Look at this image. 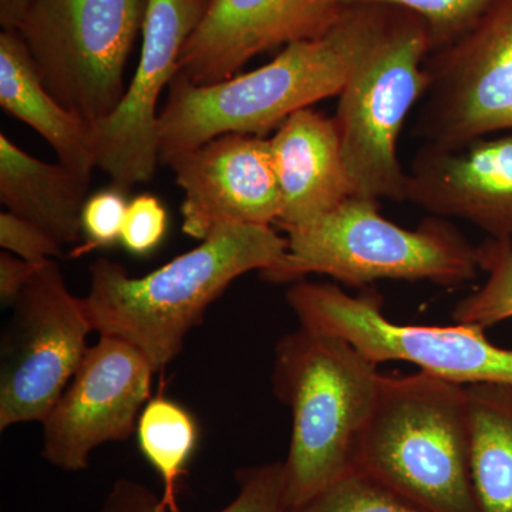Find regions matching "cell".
I'll return each instance as SVG.
<instances>
[{
  "mask_svg": "<svg viewBox=\"0 0 512 512\" xmlns=\"http://www.w3.org/2000/svg\"><path fill=\"white\" fill-rule=\"evenodd\" d=\"M386 6H348L318 37L285 46L271 62L212 84L177 74L160 111V160L222 134L266 137L292 114L338 97L387 15Z\"/></svg>",
  "mask_w": 512,
  "mask_h": 512,
  "instance_id": "obj_1",
  "label": "cell"
},
{
  "mask_svg": "<svg viewBox=\"0 0 512 512\" xmlns=\"http://www.w3.org/2000/svg\"><path fill=\"white\" fill-rule=\"evenodd\" d=\"M286 245L272 227L228 222L141 278L100 258L90 265L84 311L94 332L130 343L158 372L180 355L188 333L235 279L271 268Z\"/></svg>",
  "mask_w": 512,
  "mask_h": 512,
  "instance_id": "obj_2",
  "label": "cell"
},
{
  "mask_svg": "<svg viewBox=\"0 0 512 512\" xmlns=\"http://www.w3.org/2000/svg\"><path fill=\"white\" fill-rule=\"evenodd\" d=\"M352 470L426 512H481L466 386L429 373L382 376Z\"/></svg>",
  "mask_w": 512,
  "mask_h": 512,
  "instance_id": "obj_3",
  "label": "cell"
},
{
  "mask_svg": "<svg viewBox=\"0 0 512 512\" xmlns=\"http://www.w3.org/2000/svg\"><path fill=\"white\" fill-rule=\"evenodd\" d=\"M382 376L375 363L336 336L301 326L276 343L272 386L292 413L286 510L308 503L352 471Z\"/></svg>",
  "mask_w": 512,
  "mask_h": 512,
  "instance_id": "obj_4",
  "label": "cell"
},
{
  "mask_svg": "<svg viewBox=\"0 0 512 512\" xmlns=\"http://www.w3.org/2000/svg\"><path fill=\"white\" fill-rule=\"evenodd\" d=\"M284 256L259 272L271 284L328 275L352 288L380 279L458 286L481 271L480 247L444 218L407 229L386 220L379 201L353 195L335 210L286 232Z\"/></svg>",
  "mask_w": 512,
  "mask_h": 512,
  "instance_id": "obj_5",
  "label": "cell"
},
{
  "mask_svg": "<svg viewBox=\"0 0 512 512\" xmlns=\"http://www.w3.org/2000/svg\"><path fill=\"white\" fill-rule=\"evenodd\" d=\"M431 50L426 23L389 8L340 92L332 119L357 197L404 201L407 171L397 144L407 117L426 94Z\"/></svg>",
  "mask_w": 512,
  "mask_h": 512,
  "instance_id": "obj_6",
  "label": "cell"
},
{
  "mask_svg": "<svg viewBox=\"0 0 512 512\" xmlns=\"http://www.w3.org/2000/svg\"><path fill=\"white\" fill-rule=\"evenodd\" d=\"M144 12L146 0H33L18 32L49 93L93 127L126 93L124 70Z\"/></svg>",
  "mask_w": 512,
  "mask_h": 512,
  "instance_id": "obj_7",
  "label": "cell"
},
{
  "mask_svg": "<svg viewBox=\"0 0 512 512\" xmlns=\"http://www.w3.org/2000/svg\"><path fill=\"white\" fill-rule=\"evenodd\" d=\"M286 301L302 328L346 340L377 366L396 360L463 386L512 384V349L494 345L480 326L400 325L384 315L376 292L352 296L305 279L291 285Z\"/></svg>",
  "mask_w": 512,
  "mask_h": 512,
  "instance_id": "obj_8",
  "label": "cell"
},
{
  "mask_svg": "<svg viewBox=\"0 0 512 512\" xmlns=\"http://www.w3.org/2000/svg\"><path fill=\"white\" fill-rule=\"evenodd\" d=\"M94 332L59 265L43 262L12 306L0 345V430L43 423L86 355Z\"/></svg>",
  "mask_w": 512,
  "mask_h": 512,
  "instance_id": "obj_9",
  "label": "cell"
},
{
  "mask_svg": "<svg viewBox=\"0 0 512 512\" xmlns=\"http://www.w3.org/2000/svg\"><path fill=\"white\" fill-rule=\"evenodd\" d=\"M426 94L414 133L460 148L512 131V0H493L473 25L426 60Z\"/></svg>",
  "mask_w": 512,
  "mask_h": 512,
  "instance_id": "obj_10",
  "label": "cell"
},
{
  "mask_svg": "<svg viewBox=\"0 0 512 512\" xmlns=\"http://www.w3.org/2000/svg\"><path fill=\"white\" fill-rule=\"evenodd\" d=\"M207 5L204 0H146L136 72L116 110L92 127L97 167L121 191L148 183L156 173L158 101L177 76L185 42Z\"/></svg>",
  "mask_w": 512,
  "mask_h": 512,
  "instance_id": "obj_11",
  "label": "cell"
},
{
  "mask_svg": "<svg viewBox=\"0 0 512 512\" xmlns=\"http://www.w3.org/2000/svg\"><path fill=\"white\" fill-rule=\"evenodd\" d=\"M154 373L130 343L100 336L42 423L43 458L76 473L89 467L101 444L127 440L150 400Z\"/></svg>",
  "mask_w": 512,
  "mask_h": 512,
  "instance_id": "obj_12",
  "label": "cell"
},
{
  "mask_svg": "<svg viewBox=\"0 0 512 512\" xmlns=\"http://www.w3.org/2000/svg\"><path fill=\"white\" fill-rule=\"evenodd\" d=\"M184 192V234L205 239L220 225H276L282 195L266 137L222 134L163 158Z\"/></svg>",
  "mask_w": 512,
  "mask_h": 512,
  "instance_id": "obj_13",
  "label": "cell"
},
{
  "mask_svg": "<svg viewBox=\"0 0 512 512\" xmlns=\"http://www.w3.org/2000/svg\"><path fill=\"white\" fill-rule=\"evenodd\" d=\"M345 10L340 0H211L177 74L201 86L222 82L261 53L323 35Z\"/></svg>",
  "mask_w": 512,
  "mask_h": 512,
  "instance_id": "obj_14",
  "label": "cell"
},
{
  "mask_svg": "<svg viewBox=\"0 0 512 512\" xmlns=\"http://www.w3.org/2000/svg\"><path fill=\"white\" fill-rule=\"evenodd\" d=\"M404 201L512 241V131L454 150L423 144L407 171Z\"/></svg>",
  "mask_w": 512,
  "mask_h": 512,
  "instance_id": "obj_15",
  "label": "cell"
},
{
  "mask_svg": "<svg viewBox=\"0 0 512 512\" xmlns=\"http://www.w3.org/2000/svg\"><path fill=\"white\" fill-rule=\"evenodd\" d=\"M282 195V231L308 224L355 195L332 117L312 107L292 114L268 138Z\"/></svg>",
  "mask_w": 512,
  "mask_h": 512,
  "instance_id": "obj_16",
  "label": "cell"
},
{
  "mask_svg": "<svg viewBox=\"0 0 512 512\" xmlns=\"http://www.w3.org/2000/svg\"><path fill=\"white\" fill-rule=\"evenodd\" d=\"M0 106L36 130L60 164L90 183L97 167L92 126L49 93L18 30L0 33Z\"/></svg>",
  "mask_w": 512,
  "mask_h": 512,
  "instance_id": "obj_17",
  "label": "cell"
},
{
  "mask_svg": "<svg viewBox=\"0 0 512 512\" xmlns=\"http://www.w3.org/2000/svg\"><path fill=\"white\" fill-rule=\"evenodd\" d=\"M89 181L63 164L30 156L0 134V202L6 210L45 229L60 244L82 234Z\"/></svg>",
  "mask_w": 512,
  "mask_h": 512,
  "instance_id": "obj_18",
  "label": "cell"
},
{
  "mask_svg": "<svg viewBox=\"0 0 512 512\" xmlns=\"http://www.w3.org/2000/svg\"><path fill=\"white\" fill-rule=\"evenodd\" d=\"M466 392L478 507L512 512V384H468Z\"/></svg>",
  "mask_w": 512,
  "mask_h": 512,
  "instance_id": "obj_19",
  "label": "cell"
},
{
  "mask_svg": "<svg viewBox=\"0 0 512 512\" xmlns=\"http://www.w3.org/2000/svg\"><path fill=\"white\" fill-rule=\"evenodd\" d=\"M141 454L163 481L161 501L178 512V483L197 448V421L185 407L164 396L148 400L137 421Z\"/></svg>",
  "mask_w": 512,
  "mask_h": 512,
  "instance_id": "obj_20",
  "label": "cell"
},
{
  "mask_svg": "<svg viewBox=\"0 0 512 512\" xmlns=\"http://www.w3.org/2000/svg\"><path fill=\"white\" fill-rule=\"evenodd\" d=\"M237 497L218 512H285L284 461L237 471ZM100 512H175L146 485L119 478L111 485ZM181 512V511H178Z\"/></svg>",
  "mask_w": 512,
  "mask_h": 512,
  "instance_id": "obj_21",
  "label": "cell"
},
{
  "mask_svg": "<svg viewBox=\"0 0 512 512\" xmlns=\"http://www.w3.org/2000/svg\"><path fill=\"white\" fill-rule=\"evenodd\" d=\"M481 269L487 281L454 306V323L487 329L512 319V241L488 239L480 245Z\"/></svg>",
  "mask_w": 512,
  "mask_h": 512,
  "instance_id": "obj_22",
  "label": "cell"
},
{
  "mask_svg": "<svg viewBox=\"0 0 512 512\" xmlns=\"http://www.w3.org/2000/svg\"><path fill=\"white\" fill-rule=\"evenodd\" d=\"M285 512H426L372 478L349 471L301 507Z\"/></svg>",
  "mask_w": 512,
  "mask_h": 512,
  "instance_id": "obj_23",
  "label": "cell"
},
{
  "mask_svg": "<svg viewBox=\"0 0 512 512\" xmlns=\"http://www.w3.org/2000/svg\"><path fill=\"white\" fill-rule=\"evenodd\" d=\"M348 6H386L406 10L426 23L433 50L466 32L493 0H340Z\"/></svg>",
  "mask_w": 512,
  "mask_h": 512,
  "instance_id": "obj_24",
  "label": "cell"
},
{
  "mask_svg": "<svg viewBox=\"0 0 512 512\" xmlns=\"http://www.w3.org/2000/svg\"><path fill=\"white\" fill-rule=\"evenodd\" d=\"M127 207L126 192L116 187L97 191L87 197L82 210V232L86 241L73 255L89 254L94 249L111 247L120 242Z\"/></svg>",
  "mask_w": 512,
  "mask_h": 512,
  "instance_id": "obj_25",
  "label": "cell"
},
{
  "mask_svg": "<svg viewBox=\"0 0 512 512\" xmlns=\"http://www.w3.org/2000/svg\"><path fill=\"white\" fill-rule=\"evenodd\" d=\"M168 229V214L163 202L141 194L128 202L120 242L128 254L148 256L163 244Z\"/></svg>",
  "mask_w": 512,
  "mask_h": 512,
  "instance_id": "obj_26",
  "label": "cell"
},
{
  "mask_svg": "<svg viewBox=\"0 0 512 512\" xmlns=\"http://www.w3.org/2000/svg\"><path fill=\"white\" fill-rule=\"evenodd\" d=\"M0 247L30 264L63 255L62 244L49 232L9 211L0 214Z\"/></svg>",
  "mask_w": 512,
  "mask_h": 512,
  "instance_id": "obj_27",
  "label": "cell"
},
{
  "mask_svg": "<svg viewBox=\"0 0 512 512\" xmlns=\"http://www.w3.org/2000/svg\"><path fill=\"white\" fill-rule=\"evenodd\" d=\"M39 265L30 264L19 256L2 251L0 254V302L3 308L12 309Z\"/></svg>",
  "mask_w": 512,
  "mask_h": 512,
  "instance_id": "obj_28",
  "label": "cell"
},
{
  "mask_svg": "<svg viewBox=\"0 0 512 512\" xmlns=\"http://www.w3.org/2000/svg\"><path fill=\"white\" fill-rule=\"evenodd\" d=\"M33 0H0V25L3 30H18Z\"/></svg>",
  "mask_w": 512,
  "mask_h": 512,
  "instance_id": "obj_29",
  "label": "cell"
},
{
  "mask_svg": "<svg viewBox=\"0 0 512 512\" xmlns=\"http://www.w3.org/2000/svg\"><path fill=\"white\" fill-rule=\"evenodd\" d=\"M204 2L210 3V2H211V0H204Z\"/></svg>",
  "mask_w": 512,
  "mask_h": 512,
  "instance_id": "obj_30",
  "label": "cell"
}]
</instances>
